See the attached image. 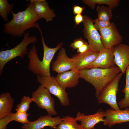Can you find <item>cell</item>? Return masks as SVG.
I'll return each mask as SVG.
<instances>
[{"label": "cell", "mask_w": 129, "mask_h": 129, "mask_svg": "<svg viewBox=\"0 0 129 129\" xmlns=\"http://www.w3.org/2000/svg\"><path fill=\"white\" fill-rule=\"evenodd\" d=\"M25 10L16 13L12 11V19L4 24V32L13 37H22L26 30L31 28L40 27L37 22L42 18L36 13L33 3L27 4Z\"/></svg>", "instance_id": "6da1fadb"}, {"label": "cell", "mask_w": 129, "mask_h": 129, "mask_svg": "<svg viewBox=\"0 0 129 129\" xmlns=\"http://www.w3.org/2000/svg\"><path fill=\"white\" fill-rule=\"evenodd\" d=\"M43 55L42 61L39 59L35 44H33L28 52L27 56L29 64L28 67L29 70L37 75L50 76V65L56 52L61 48L62 43H59L54 48L47 46L44 42L42 32H41Z\"/></svg>", "instance_id": "7a4b0ae2"}, {"label": "cell", "mask_w": 129, "mask_h": 129, "mask_svg": "<svg viewBox=\"0 0 129 129\" xmlns=\"http://www.w3.org/2000/svg\"><path fill=\"white\" fill-rule=\"evenodd\" d=\"M78 71L80 78L84 79L94 87L97 98L104 88L121 72L117 66L108 69L90 68Z\"/></svg>", "instance_id": "3957f363"}, {"label": "cell", "mask_w": 129, "mask_h": 129, "mask_svg": "<svg viewBox=\"0 0 129 129\" xmlns=\"http://www.w3.org/2000/svg\"><path fill=\"white\" fill-rule=\"evenodd\" d=\"M37 40V37L34 35L30 36L29 30L25 33L21 42L14 48L6 50H2L0 52V75H1L4 67L9 61L19 57L22 58L28 54L29 44H35Z\"/></svg>", "instance_id": "277c9868"}, {"label": "cell", "mask_w": 129, "mask_h": 129, "mask_svg": "<svg viewBox=\"0 0 129 129\" xmlns=\"http://www.w3.org/2000/svg\"><path fill=\"white\" fill-rule=\"evenodd\" d=\"M37 81L46 89L50 93L57 97L61 104L67 106L70 104L68 94L54 76L37 75Z\"/></svg>", "instance_id": "5b68a950"}, {"label": "cell", "mask_w": 129, "mask_h": 129, "mask_svg": "<svg viewBox=\"0 0 129 129\" xmlns=\"http://www.w3.org/2000/svg\"><path fill=\"white\" fill-rule=\"evenodd\" d=\"M83 17V32L84 38L87 39L90 49L94 52L99 53L105 48L102 43L100 34L94 26V20L86 16Z\"/></svg>", "instance_id": "8992f818"}, {"label": "cell", "mask_w": 129, "mask_h": 129, "mask_svg": "<svg viewBox=\"0 0 129 129\" xmlns=\"http://www.w3.org/2000/svg\"><path fill=\"white\" fill-rule=\"evenodd\" d=\"M123 73L118 74L114 79L102 90L97 98L99 104L104 103L109 105L111 109L120 110L117 102V94L119 82Z\"/></svg>", "instance_id": "52a82bcc"}, {"label": "cell", "mask_w": 129, "mask_h": 129, "mask_svg": "<svg viewBox=\"0 0 129 129\" xmlns=\"http://www.w3.org/2000/svg\"><path fill=\"white\" fill-rule=\"evenodd\" d=\"M32 98L38 107L45 110L48 114L55 115L57 113L55 109V102L48 91L41 85L32 94Z\"/></svg>", "instance_id": "ba28073f"}, {"label": "cell", "mask_w": 129, "mask_h": 129, "mask_svg": "<svg viewBox=\"0 0 129 129\" xmlns=\"http://www.w3.org/2000/svg\"><path fill=\"white\" fill-rule=\"evenodd\" d=\"M102 43L105 48H110L120 43L122 37L115 24L111 22L108 26L99 30Z\"/></svg>", "instance_id": "9c48e42d"}, {"label": "cell", "mask_w": 129, "mask_h": 129, "mask_svg": "<svg viewBox=\"0 0 129 129\" xmlns=\"http://www.w3.org/2000/svg\"><path fill=\"white\" fill-rule=\"evenodd\" d=\"M114 47L104 48L103 49L99 52L94 61L85 69L97 68L108 69L115 66L113 54Z\"/></svg>", "instance_id": "30bf717a"}, {"label": "cell", "mask_w": 129, "mask_h": 129, "mask_svg": "<svg viewBox=\"0 0 129 129\" xmlns=\"http://www.w3.org/2000/svg\"><path fill=\"white\" fill-rule=\"evenodd\" d=\"M62 121V118L58 116L53 117L49 114L39 117L34 121H30L21 126L22 129H41L46 126L55 129Z\"/></svg>", "instance_id": "8fae6325"}, {"label": "cell", "mask_w": 129, "mask_h": 129, "mask_svg": "<svg viewBox=\"0 0 129 129\" xmlns=\"http://www.w3.org/2000/svg\"><path fill=\"white\" fill-rule=\"evenodd\" d=\"M105 112V118L103 124L111 128L117 124L129 122V108L125 110H115L112 109H106Z\"/></svg>", "instance_id": "7c38bea8"}, {"label": "cell", "mask_w": 129, "mask_h": 129, "mask_svg": "<svg viewBox=\"0 0 129 129\" xmlns=\"http://www.w3.org/2000/svg\"><path fill=\"white\" fill-rule=\"evenodd\" d=\"M75 62L72 58L67 56L65 49L61 48L55 60L52 65V70L58 74L66 71L74 70Z\"/></svg>", "instance_id": "4fadbf2b"}, {"label": "cell", "mask_w": 129, "mask_h": 129, "mask_svg": "<svg viewBox=\"0 0 129 129\" xmlns=\"http://www.w3.org/2000/svg\"><path fill=\"white\" fill-rule=\"evenodd\" d=\"M113 54L115 65L123 73L129 65V45L120 43L114 47Z\"/></svg>", "instance_id": "5bb4252c"}, {"label": "cell", "mask_w": 129, "mask_h": 129, "mask_svg": "<svg viewBox=\"0 0 129 129\" xmlns=\"http://www.w3.org/2000/svg\"><path fill=\"white\" fill-rule=\"evenodd\" d=\"M105 112L100 109L96 113L91 115H85L78 112L75 119L77 121L81 122V125L84 129H93L97 124L101 122H104Z\"/></svg>", "instance_id": "9a60e30c"}, {"label": "cell", "mask_w": 129, "mask_h": 129, "mask_svg": "<svg viewBox=\"0 0 129 129\" xmlns=\"http://www.w3.org/2000/svg\"><path fill=\"white\" fill-rule=\"evenodd\" d=\"M55 77L61 86L65 89L75 86L78 84L80 78L78 71L74 70L58 74Z\"/></svg>", "instance_id": "2e32d148"}, {"label": "cell", "mask_w": 129, "mask_h": 129, "mask_svg": "<svg viewBox=\"0 0 129 129\" xmlns=\"http://www.w3.org/2000/svg\"><path fill=\"white\" fill-rule=\"evenodd\" d=\"M30 3H33L35 11L39 16L43 18L46 22L53 21L56 16L54 10L49 7L48 2L45 0H30Z\"/></svg>", "instance_id": "e0dca14e"}, {"label": "cell", "mask_w": 129, "mask_h": 129, "mask_svg": "<svg viewBox=\"0 0 129 129\" xmlns=\"http://www.w3.org/2000/svg\"><path fill=\"white\" fill-rule=\"evenodd\" d=\"M99 53L93 51L90 49L83 54H78L74 55L72 58L75 62L74 70L78 71L85 69L94 61Z\"/></svg>", "instance_id": "ac0fdd59"}, {"label": "cell", "mask_w": 129, "mask_h": 129, "mask_svg": "<svg viewBox=\"0 0 129 129\" xmlns=\"http://www.w3.org/2000/svg\"><path fill=\"white\" fill-rule=\"evenodd\" d=\"M14 101V99L9 92H5L0 95V118L11 113Z\"/></svg>", "instance_id": "d6986e66"}, {"label": "cell", "mask_w": 129, "mask_h": 129, "mask_svg": "<svg viewBox=\"0 0 129 129\" xmlns=\"http://www.w3.org/2000/svg\"><path fill=\"white\" fill-rule=\"evenodd\" d=\"M62 121L55 129H84L81 124H78L75 118L67 116L62 118Z\"/></svg>", "instance_id": "ffe728a7"}, {"label": "cell", "mask_w": 129, "mask_h": 129, "mask_svg": "<svg viewBox=\"0 0 129 129\" xmlns=\"http://www.w3.org/2000/svg\"><path fill=\"white\" fill-rule=\"evenodd\" d=\"M126 84L125 87L122 92L125 95L124 98L119 101L118 105L120 108L129 107V65L125 71Z\"/></svg>", "instance_id": "44dd1931"}, {"label": "cell", "mask_w": 129, "mask_h": 129, "mask_svg": "<svg viewBox=\"0 0 129 129\" xmlns=\"http://www.w3.org/2000/svg\"><path fill=\"white\" fill-rule=\"evenodd\" d=\"M83 3L94 9L96 4H105L112 9L117 7L119 5V0H83Z\"/></svg>", "instance_id": "7402d4cb"}, {"label": "cell", "mask_w": 129, "mask_h": 129, "mask_svg": "<svg viewBox=\"0 0 129 129\" xmlns=\"http://www.w3.org/2000/svg\"><path fill=\"white\" fill-rule=\"evenodd\" d=\"M112 9L109 6H97L96 9L98 14L97 19L104 21H110L112 16Z\"/></svg>", "instance_id": "603a6c76"}, {"label": "cell", "mask_w": 129, "mask_h": 129, "mask_svg": "<svg viewBox=\"0 0 129 129\" xmlns=\"http://www.w3.org/2000/svg\"><path fill=\"white\" fill-rule=\"evenodd\" d=\"M14 4H10L7 0H0V15L4 21L8 22V14H10L13 8Z\"/></svg>", "instance_id": "cb8c5ba5"}, {"label": "cell", "mask_w": 129, "mask_h": 129, "mask_svg": "<svg viewBox=\"0 0 129 129\" xmlns=\"http://www.w3.org/2000/svg\"><path fill=\"white\" fill-rule=\"evenodd\" d=\"M32 102H33V100L32 97L24 96L20 103L17 105L15 110L16 112H27L29 108L30 103Z\"/></svg>", "instance_id": "d4e9b609"}, {"label": "cell", "mask_w": 129, "mask_h": 129, "mask_svg": "<svg viewBox=\"0 0 129 129\" xmlns=\"http://www.w3.org/2000/svg\"><path fill=\"white\" fill-rule=\"evenodd\" d=\"M29 114L27 112H16L13 113V121H15L24 124L28 123L29 121L28 119Z\"/></svg>", "instance_id": "484cf974"}, {"label": "cell", "mask_w": 129, "mask_h": 129, "mask_svg": "<svg viewBox=\"0 0 129 129\" xmlns=\"http://www.w3.org/2000/svg\"><path fill=\"white\" fill-rule=\"evenodd\" d=\"M12 113L0 118V129H7V126L11 122L13 121Z\"/></svg>", "instance_id": "4316f807"}, {"label": "cell", "mask_w": 129, "mask_h": 129, "mask_svg": "<svg viewBox=\"0 0 129 129\" xmlns=\"http://www.w3.org/2000/svg\"><path fill=\"white\" fill-rule=\"evenodd\" d=\"M95 23L94 26L95 28L97 30H99L100 29L109 26L111 23L110 21H104L98 20L97 19L94 20Z\"/></svg>", "instance_id": "83f0119b"}, {"label": "cell", "mask_w": 129, "mask_h": 129, "mask_svg": "<svg viewBox=\"0 0 129 129\" xmlns=\"http://www.w3.org/2000/svg\"><path fill=\"white\" fill-rule=\"evenodd\" d=\"M85 42L81 38L76 39L71 43L70 45V47L73 50L77 49L83 45Z\"/></svg>", "instance_id": "f1b7e54d"}, {"label": "cell", "mask_w": 129, "mask_h": 129, "mask_svg": "<svg viewBox=\"0 0 129 129\" xmlns=\"http://www.w3.org/2000/svg\"><path fill=\"white\" fill-rule=\"evenodd\" d=\"M90 49L88 43L85 41L84 44L77 50L78 54H81L84 53Z\"/></svg>", "instance_id": "f546056e"}, {"label": "cell", "mask_w": 129, "mask_h": 129, "mask_svg": "<svg viewBox=\"0 0 129 129\" xmlns=\"http://www.w3.org/2000/svg\"><path fill=\"white\" fill-rule=\"evenodd\" d=\"M85 8L84 7H81L75 5L73 8V13L76 15L81 14Z\"/></svg>", "instance_id": "4dcf8cb0"}, {"label": "cell", "mask_w": 129, "mask_h": 129, "mask_svg": "<svg viewBox=\"0 0 129 129\" xmlns=\"http://www.w3.org/2000/svg\"><path fill=\"white\" fill-rule=\"evenodd\" d=\"M75 21L77 25H79L81 22H83L84 19L83 16L81 14L76 15L74 17Z\"/></svg>", "instance_id": "1f68e13d"}, {"label": "cell", "mask_w": 129, "mask_h": 129, "mask_svg": "<svg viewBox=\"0 0 129 129\" xmlns=\"http://www.w3.org/2000/svg\"><path fill=\"white\" fill-rule=\"evenodd\" d=\"M45 129L44 128H43V129Z\"/></svg>", "instance_id": "d6a6232c"}, {"label": "cell", "mask_w": 129, "mask_h": 129, "mask_svg": "<svg viewBox=\"0 0 129 129\" xmlns=\"http://www.w3.org/2000/svg\"></svg>", "instance_id": "836d02e7"}, {"label": "cell", "mask_w": 129, "mask_h": 129, "mask_svg": "<svg viewBox=\"0 0 129 129\" xmlns=\"http://www.w3.org/2000/svg\"></svg>", "instance_id": "e575fe53"}]
</instances>
